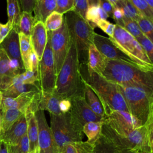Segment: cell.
Returning a JSON list of instances; mask_svg holds the SVG:
<instances>
[{"label":"cell","instance_id":"obj_1","mask_svg":"<svg viewBox=\"0 0 153 153\" xmlns=\"http://www.w3.org/2000/svg\"><path fill=\"white\" fill-rule=\"evenodd\" d=\"M84 79L80 72L77 53L73 41L70 39V47L63 63L56 75L54 93L62 99L84 96Z\"/></svg>","mask_w":153,"mask_h":153},{"label":"cell","instance_id":"obj_2","mask_svg":"<svg viewBox=\"0 0 153 153\" xmlns=\"http://www.w3.org/2000/svg\"><path fill=\"white\" fill-rule=\"evenodd\" d=\"M101 75L118 85L140 87L153 93V71H143L121 61L107 60Z\"/></svg>","mask_w":153,"mask_h":153},{"label":"cell","instance_id":"obj_3","mask_svg":"<svg viewBox=\"0 0 153 153\" xmlns=\"http://www.w3.org/2000/svg\"><path fill=\"white\" fill-rule=\"evenodd\" d=\"M153 122L133 130L115 127L103 120L101 134L109 140L118 149H139L149 146L152 149Z\"/></svg>","mask_w":153,"mask_h":153},{"label":"cell","instance_id":"obj_4","mask_svg":"<svg viewBox=\"0 0 153 153\" xmlns=\"http://www.w3.org/2000/svg\"><path fill=\"white\" fill-rule=\"evenodd\" d=\"M70 39L75 47L80 69L87 66L90 45L93 43L94 29L75 10L63 14Z\"/></svg>","mask_w":153,"mask_h":153},{"label":"cell","instance_id":"obj_5","mask_svg":"<svg viewBox=\"0 0 153 153\" xmlns=\"http://www.w3.org/2000/svg\"><path fill=\"white\" fill-rule=\"evenodd\" d=\"M82 78L100 99L105 111V117L114 110L128 112L118 84L94 72L87 73V76H82Z\"/></svg>","mask_w":153,"mask_h":153},{"label":"cell","instance_id":"obj_6","mask_svg":"<svg viewBox=\"0 0 153 153\" xmlns=\"http://www.w3.org/2000/svg\"><path fill=\"white\" fill-rule=\"evenodd\" d=\"M129 113L142 125L153 122V93L142 88L118 85Z\"/></svg>","mask_w":153,"mask_h":153},{"label":"cell","instance_id":"obj_7","mask_svg":"<svg viewBox=\"0 0 153 153\" xmlns=\"http://www.w3.org/2000/svg\"><path fill=\"white\" fill-rule=\"evenodd\" d=\"M50 124L58 152L67 143L82 141V127L73 118L69 111L59 115L50 114Z\"/></svg>","mask_w":153,"mask_h":153},{"label":"cell","instance_id":"obj_8","mask_svg":"<svg viewBox=\"0 0 153 153\" xmlns=\"http://www.w3.org/2000/svg\"><path fill=\"white\" fill-rule=\"evenodd\" d=\"M111 41L142 70L153 71V63L137 41L124 27L115 24Z\"/></svg>","mask_w":153,"mask_h":153},{"label":"cell","instance_id":"obj_9","mask_svg":"<svg viewBox=\"0 0 153 153\" xmlns=\"http://www.w3.org/2000/svg\"><path fill=\"white\" fill-rule=\"evenodd\" d=\"M56 75L50 44V32L47 31V41L44 53L38 64V82L40 90L44 93H53L55 88Z\"/></svg>","mask_w":153,"mask_h":153},{"label":"cell","instance_id":"obj_10","mask_svg":"<svg viewBox=\"0 0 153 153\" xmlns=\"http://www.w3.org/2000/svg\"><path fill=\"white\" fill-rule=\"evenodd\" d=\"M50 44L54 59L55 74L57 75L70 47V37L64 19L60 28L50 32Z\"/></svg>","mask_w":153,"mask_h":153},{"label":"cell","instance_id":"obj_11","mask_svg":"<svg viewBox=\"0 0 153 153\" xmlns=\"http://www.w3.org/2000/svg\"><path fill=\"white\" fill-rule=\"evenodd\" d=\"M35 115L38 129V153H59L44 111H36Z\"/></svg>","mask_w":153,"mask_h":153},{"label":"cell","instance_id":"obj_12","mask_svg":"<svg viewBox=\"0 0 153 153\" xmlns=\"http://www.w3.org/2000/svg\"><path fill=\"white\" fill-rule=\"evenodd\" d=\"M93 44L107 60L126 62L139 68L134 61L124 53L111 41L109 38L105 37L95 32L93 36Z\"/></svg>","mask_w":153,"mask_h":153},{"label":"cell","instance_id":"obj_13","mask_svg":"<svg viewBox=\"0 0 153 153\" xmlns=\"http://www.w3.org/2000/svg\"><path fill=\"white\" fill-rule=\"evenodd\" d=\"M69 112L73 118L81 126L90 121H102L103 118L96 115L88 106L84 96L75 97L71 100Z\"/></svg>","mask_w":153,"mask_h":153},{"label":"cell","instance_id":"obj_14","mask_svg":"<svg viewBox=\"0 0 153 153\" xmlns=\"http://www.w3.org/2000/svg\"><path fill=\"white\" fill-rule=\"evenodd\" d=\"M103 120L115 127L126 130H133L143 126L139 120L124 111H112Z\"/></svg>","mask_w":153,"mask_h":153},{"label":"cell","instance_id":"obj_15","mask_svg":"<svg viewBox=\"0 0 153 153\" xmlns=\"http://www.w3.org/2000/svg\"><path fill=\"white\" fill-rule=\"evenodd\" d=\"M39 91L25 92L14 98L3 97L0 109L1 111L16 109L25 113Z\"/></svg>","mask_w":153,"mask_h":153},{"label":"cell","instance_id":"obj_16","mask_svg":"<svg viewBox=\"0 0 153 153\" xmlns=\"http://www.w3.org/2000/svg\"><path fill=\"white\" fill-rule=\"evenodd\" d=\"M47 41V31L44 23L38 21L35 23L33 27L30 35V41L32 49L39 61L42 57Z\"/></svg>","mask_w":153,"mask_h":153},{"label":"cell","instance_id":"obj_17","mask_svg":"<svg viewBox=\"0 0 153 153\" xmlns=\"http://www.w3.org/2000/svg\"><path fill=\"white\" fill-rule=\"evenodd\" d=\"M27 133V120L23 114L3 134L0 140L4 141L7 145L18 143L22 137Z\"/></svg>","mask_w":153,"mask_h":153},{"label":"cell","instance_id":"obj_18","mask_svg":"<svg viewBox=\"0 0 153 153\" xmlns=\"http://www.w3.org/2000/svg\"><path fill=\"white\" fill-rule=\"evenodd\" d=\"M0 47L5 51L10 59L17 60L24 68L20 54L19 32L16 29L13 28L10 30L8 35L0 44Z\"/></svg>","mask_w":153,"mask_h":153},{"label":"cell","instance_id":"obj_19","mask_svg":"<svg viewBox=\"0 0 153 153\" xmlns=\"http://www.w3.org/2000/svg\"><path fill=\"white\" fill-rule=\"evenodd\" d=\"M16 76L11 68L10 59L0 47V90L2 91L9 87Z\"/></svg>","mask_w":153,"mask_h":153},{"label":"cell","instance_id":"obj_20","mask_svg":"<svg viewBox=\"0 0 153 153\" xmlns=\"http://www.w3.org/2000/svg\"><path fill=\"white\" fill-rule=\"evenodd\" d=\"M106 61L107 59L99 51L92 43L88 48L87 65V73L94 72L102 75L106 67Z\"/></svg>","mask_w":153,"mask_h":153},{"label":"cell","instance_id":"obj_21","mask_svg":"<svg viewBox=\"0 0 153 153\" xmlns=\"http://www.w3.org/2000/svg\"><path fill=\"white\" fill-rule=\"evenodd\" d=\"M27 120V135L29 143V153H38V129L35 112L25 113Z\"/></svg>","mask_w":153,"mask_h":153},{"label":"cell","instance_id":"obj_22","mask_svg":"<svg viewBox=\"0 0 153 153\" xmlns=\"http://www.w3.org/2000/svg\"><path fill=\"white\" fill-rule=\"evenodd\" d=\"M62 99L53 93H44L41 91L38 110L47 111L51 115L61 114L59 109V102Z\"/></svg>","mask_w":153,"mask_h":153},{"label":"cell","instance_id":"obj_23","mask_svg":"<svg viewBox=\"0 0 153 153\" xmlns=\"http://www.w3.org/2000/svg\"><path fill=\"white\" fill-rule=\"evenodd\" d=\"M56 0H35L33 8L35 23L40 21L44 23L46 18L56 11Z\"/></svg>","mask_w":153,"mask_h":153},{"label":"cell","instance_id":"obj_24","mask_svg":"<svg viewBox=\"0 0 153 153\" xmlns=\"http://www.w3.org/2000/svg\"><path fill=\"white\" fill-rule=\"evenodd\" d=\"M84 79V78H83ZM84 98L91 108V109L98 116L103 118L105 117V113L103 107V105L100 102V99L97 95L95 93L93 90L84 79Z\"/></svg>","mask_w":153,"mask_h":153},{"label":"cell","instance_id":"obj_25","mask_svg":"<svg viewBox=\"0 0 153 153\" xmlns=\"http://www.w3.org/2000/svg\"><path fill=\"white\" fill-rule=\"evenodd\" d=\"M41 91L38 86L30 84H23L17 78V76L14 78L12 84L6 90L2 91L3 97L14 98L23 93L27 91Z\"/></svg>","mask_w":153,"mask_h":153},{"label":"cell","instance_id":"obj_26","mask_svg":"<svg viewBox=\"0 0 153 153\" xmlns=\"http://www.w3.org/2000/svg\"><path fill=\"white\" fill-rule=\"evenodd\" d=\"M19 44L21 58L25 71L30 69V59L31 54L33 51L30 36L25 35V34L19 32Z\"/></svg>","mask_w":153,"mask_h":153},{"label":"cell","instance_id":"obj_27","mask_svg":"<svg viewBox=\"0 0 153 153\" xmlns=\"http://www.w3.org/2000/svg\"><path fill=\"white\" fill-rule=\"evenodd\" d=\"M8 22L11 29H17L22 11L19 0H7Z\"/></svg>","mask_w":153,"mask_h":153},{"label":"cell","instance_id":"obj_28","mask_svg":"<svg viewBox=\"0 0 153 153\" xmlns=\"http://www.w3.org/2000/svg\"><path fill=\"white\" fill-rule=\"evenodd\" d=\"M23 114L22 111L16 109H8L1 111V136ZM1 137V136H0Z\"/></svg>","mask_w":153,"mask_h":153},{"label":"cell","instance_id":"obj_29","mask_svg":"<svg viewBox=\"0 0 153 153\" xmlns=\"http://www.w3.org/2000/svg\"><path fill=\"white\" fill-rule=\"evenodd\" d=\"M102 121H90L85 123L82 127V132L87 137V142L94 144L101 135Z\"/></svg>","mask_w":153,"mask_h":153},{"label":"cell","instance_id":"obj_30","mask_svg":"<svg viewBox=\"0 0 153 153\" xmlns=\"http://www.w3.org/2000/svg\"><path fill=\"white\" fill-rule=\"evenodd\" d=\"M93 146L87 141L74 142L63 146L59 153H91Z\"/></svg>","mask_w":153,"mask_h":153},{"label":"cell","instance_id":"obj_31","mask_svg":"<svg viewBox=\"0 0 153 153\" xmlns=\"http://www.w3.org/2000/svg\"><path fill=\"white\" fill-rule=\"evenodd\" d=\"M35 23L32 13L22 11L19 22L17 26V32L22 33L25 35L30 36L33 27Z\"/></svg>","mask_w":153,"mask_h":153},{"label":"cell","instance_id":"obj_32","mask_svg":"<svg viewBox=\"0 0 153 153\" xmlns=\"http://www.w3.org/2000/svg\"><path fill=\"white\" fill-rule=\"evenodd\" d=\"M118 150L109 140L101 134L93 144L91 153H118Z\"/></svg>","mask_w":153,"mask_h":153},{"label":"cell","instance_id":"obj_33","mask_svg":"<svg viewBox=\"0 0 153 153\" xmlns=\"http://www.w3.org/2000/svg\"><path fill=\"white\" fill-rule=\"evenodd\" d=\"M63 22V14L54 11L46 18L44 23L47 31L52 32L60 28Z\"/></svg>","mask_w":153,"mask_h":153},{"label":"cell","instance_id":"obj_34","mask_svg":"<svg viewBox=\"0 0 153 153\" xmlns=\"http://www.w3.org/2000/svg\"><path fill=\"white\" fill-rule=\"evenodd\" d=\"M117 7L121 8L123 11L124 16L127 19L137 21L142 15L135 8L130 0H121Z\"/></svg>","mask_w":153,"mask_h":153},{"label":"cell","instance_id":"obj_35","mask_svg":"<svg viewBox=\"0 0 153 153\" xmlns=\"http://www.w3.org/2000/svg\"><path fill=\"white\" fill-rule=\"evenodd\" d=\"M152 22L143 16H140L136 21L142 33L152 41L153 40Z\"/></svg>","mask_w":153,"mask_h":153},{"label":"cell","instance_id":"obj_36","mask_svg":"<svg viewBox=\"0 0 153 153\" xmlns=\"http://www.w3.org/2000/svg\"><path fill=\"white\" fill-rule=\"evenodd\" d=\"M123 27L129 32L136 39L140 38L143 35L141 32L137 22L125 17L123 19Z\"/></svg>","mask_w":153,"mask_h":153},{"label":"cell","instance_id":"obj_37","mask_svg":"<svg viewBox=\"0 0 153 153\" xmlns=\"http://www.w3.org/2000/svg\"><path fill=\"white\" fill-rule=\"evenodd\" d=\"M130 1L142 16L153 21V9L145 0H130Z\"/></svg>","mask_w":153,"mask_h":153},{"label":"cell","instance_id":"obj_38","mask_svg":"<svg viewBox=\"0 0 153 153\" xmlns=\"http://www.w3.org/2000/svg\"><path fill=\"white\" fill-rule=\"evenodd\" d=\"M9 153H29V143L27 133L19 142L13 145H7Z\"/></svg>","mask_w":153,"mask_h":153},{"label":"cell","instance_id":"obj_39","mask_svg":"<svg viewBox=\"0 0 153 153\" xmlns=\"http://www.w3.org/2000/svg\"><path fill=\"white\" fill-rule=\"evenodd\" d=\"M85 19L93 29L97 27V23L100 20L99 15V5L88 7L85 13Z\"/></svg>","mask_w":153,"mask_h":153},{"label":"cell","instance_id":"obj_40","mask_svg":"<svg viewBox=\"0 0 153 153\" xmlns=\"http://www.w3.org/2000/svg\"><path fill=\"white\" fill-rule=\"evenodd\" d=\"M17 77L23 84L35 85L39 87L38 76L31 71H25L23 73L17 75Z\"/></svg>","mask_w":153,"mask_h":153},{"label":"cell","instance_id":"obj_41","mask_svg":"<svg viewBox=\"0 0 153 153\" xmlns=\"http://www.w3.org/2000/svg\"><path fill=\"white\" fill-rule=\"evenodd\" d=\"M140 44L142 48L146 53L149 60L152 62L153 59V44L152 41H151L144 35L140 38L136 39Z\"/></svg>","mask_w":153,"mask_h":153},{"label":"cell","instance_id":"obj_42","mask_svg":"<svg viewBox=\"0 0 153 153\" xmlns=\"http://www.w3.org/2000/svg\"><path fill=\"white\" fill-rule=\"evenodd\" d=\"M74 10V0H56V11L64 14Z\"/></svg>","mask_w":153,"mask_h":153},{"label":"cell","instance_id":"obj_43","mask_svg":"<svg viewBox=\"0 0 153 153\" xmlns=\"http://www.w3.org/2000/svg\"><path fill=\"white\" fill-rule=\"evenodd\" d=\"M115 26V24L111 23L109 22L104 20H99L97 23V27L100 28L104 32L109 36V38L113 36Z\"/></svg>","mask_w":153,"mask_h":153},{"label":"cell","instance_id":"obj_44","mask_svg":"<svg viewBox=\"0 0 153 153\" xmlns=\"http://www.w3.org/2000/svg\"><path fill=\"white\" fill-rule=\"evenodd\" d=\"M88 8L87 0H74V10L84 19Z\"/></svg>","mask_w":153,"mask_h":153},{"label":"cell","instance_id":"obj_45","mask_svg":"<svg viewBox=\"0 0 153 153\" xmlns=\"http://www.w3.org/2000/svg\"><path fill=\"white\" fill-rule=\"evenodd\" d=\"M123 11L121 8L114 7L112 17L116 22V24L123 27V19L124 17Z\"/></svg>","mask_w":153,"mask_h":153},{"label":"cell","instance_id":"obj_46","mask_svg":"<svg viewBox=\"0 0 153 153\" xmlns=\"http://www.w3.org/2000/svg\"><path fill=\"white\" fill-rule=\"evenodd\" d=\"M22 11L29 13L33 12V8L35 0H19Z\"/></svg>","mask_w":153,"mask_h":153},{"label":"cell","instance_id":"obj_47","mask_svg":"<svg viewBox=\"0 0 153 153\" xmlns=\"http://www.w3.org/2000/svg\"><path fill=\"white\" fill-rule=\"evenodd\" d=\"M38 64H39V60H38V58L33 50L30 56V59L29 71L33 72L35 74H36L38 75Z\"/></svg>","mask_w":153,"mask_h":153},{"label":"cell","instance_id":"obj_48","mask_svg":"<svg viewBox=\"0 0 153 153\" xmlns=\"http://www.w3.org/2000/svg\"><path fill=\"white\" fill-rule=\"evenodd\" d=\"M118 153H152V149L149 146H146L139 149H119Z\"/></svg>","mask_w":153,"mask_h":153},{"label":"cell","instance_id":"obj_49","mask_svg":"<svg viewBox=\"0 0 153 153\" xmlns=\"http://www.w3.org/2000/svg\"><path fill=\"white\" fill-rule=\"evenodd\" d=\"M99 7L103 9L109 16V17L112 16L113 7L111 4L108 0H99Z\"/></svg>","mask_w":153,"mask_h":153},{"label":"cell","instance_id":"obj_50","mask_svg":"<svg viewBox=\"0 0 153 153\" xmlns=\"http://www.w3.org/2000/svg\"><path fill=\"white\" fill-rule=\"evenodd\" d=\"M59 106L61 113H66L71 108V101L68 99H62L60 100Z\"/></svg>","mask_w":153,"mask_h":153},{"label":"cell","instance_id":"obj_51","mask_svg":"<svg viewBox=\"0 0 153 153\" xmlns=\"http://www.w3.org/2000/svg\"><path fill=\"white\" fill-rule=\"evenodd\" d=\"M11 29L8 23L5 24L0 23V44L8 35Z\"/></svg>","mask_w":153,"mask_h":153},{"label":"cell","instance_id":"obj_52","mask_svg":"<svg viewBox=\"0 0 153 153\" xmlns=\"http://www.w3.org/2000/svg\"><path fill=\"white\" fill-rule=\"evenodd\" d=\"M0 153H9L7 145L2 140H0Z\"/></svg>","mask_w":153,"mask_h":153},{"label":"cell","instance_id":"obj_53","mask_svg":"<svg viewBox=\"0 0 153 153\" xmlns=\"http://www.w3.org/2000/svg\"><path fill=\"white\" fill-rule=\"evenodd\" d=\"M99 17H100V20H106V19L109 17L108 14L103 9H102L99 7Z\"/></svg>","mask_w":153,"mask_h":153},{"label":"cell","instance_id":"obj_54","mask_svg":"<svg viewBox=\"0 0 153 153\" xmlns=\"http://www.w3.org/2000/svg\"><path fill=\"white\" fill-rule=\"evenodd\" d=\"M88 7L95 5L98 6L99 5V0H87Z\"/></svg>","mask_w":153,"mask_h":153},{"label":"cell","instance_id":"obj_55","mask_svg":"<svg viewBox=\"0 0 153 153\" xmlns=\"http://www.w3.org/2000/svg\"><path fill=\"white\" fill-rule=\"evenodd\" d=\"M108 1L111 4V5H112V7L114 8V7H117L118 5V4L121 0H108Z\"/></svg>","mask_w":153,"mask_h":153},{"label":"cell","instance_id":"obj_56","mask_svg":"<svg viewBox=\"0 0 153 153\" xmlns=\"http://www.w3.org/2000/svg\"><path fill=\"white\" fill-rule=\"evenodd\" d=\"M149 7L153 9V0H145Z\"/></svg>","mask_w":153,"mask_h":153},{"label":"cell","instance_id":"obj_57","mask_svg":"<svg viewBox=\"0 0 153 153\" xmlns=\"http://www.w3.org/2000/svg\"><path fill=\"white\" fill-rule=\"evenodd\" d=\"M2 99H3V94H2V91H1V90H0V106H1V103H2Z\"/></svg>","mask_w":153,"mask_h":153},{"label":"cell","instance_id":"obj_58","mask_svg":"<svg viewBox=\"0 0 153 153\" xmlns=\"http://www.w3.org/2000/svg\"><path fill=\"white\" fill-rule=\"evenodd\" d=\"M1 109H0V136H1Z\"/></svg>","mask_w":153,"mask_h":153}]
</instances>
